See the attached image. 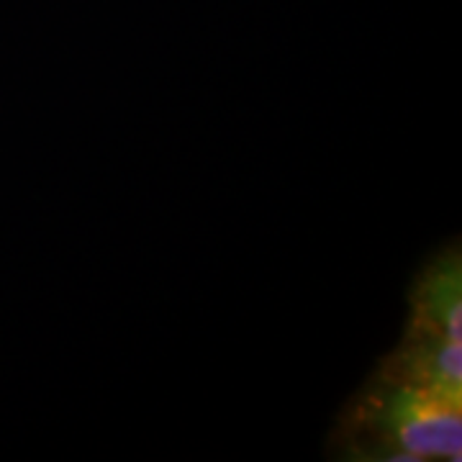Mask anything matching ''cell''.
I'll return each instance as SVG.
<instances>
[{
    "instance_id": "6da1fadb",
    "label": "cell",
    "mask_w": 462,
    "mask_h": 462,
    "mask_svg": "<svg viewBox=\"0 0 462 462\" xmlns=\"http://www.w3.org/2000/svg\"><path fill=\"white\" fill-rule=\"evenodd\" d=\"M398 439L403 452L421 457H455L460 460L462 421L457 401L452 403L449 393L442 396L413 398L401 416Z\"/></svg>"
},
{
    "instance_id": "7a4b0ae2",
    "label": "cell",
    "mask_w": 462,
    "mask_h": 462,
    "mask_svg": "<svg viewBox=\"0 0 462 462\" xmlns=\"http://www.w3.org/2000/svg\"><path fill=\"white\" fill-rule=\"evenodd\" d=\"M434 370H437V378L445 385L447 393H457L460 391V380H462V345L460 342H452L447 339L439 355H437V363H434Z\"/></svg>"
},
{
    "instance_id": "3957f363",
    "label": "cell",
    "mask_w": 462,
    "mask_h": 462,
    "mask_svg": "<svg viewBox=\"0 0 462 462\" xmlns=\"http://www.w3.org/2000/svg\"><path fill=\"white\" fill-rule=\"evenodd\" d=\"M445 331H447V339H452V342H460L462 339V306L457 298L447 303Z\"/></svg>"
}]
</instances>
